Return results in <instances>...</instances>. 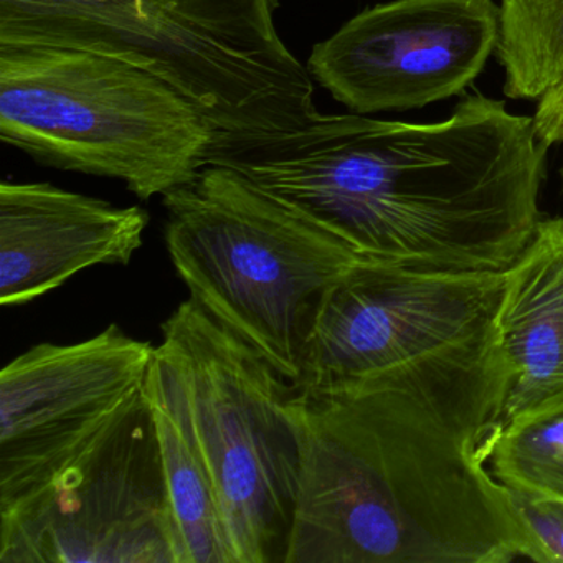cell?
Returning <instances> with one entry per match:
<instances>
[{
  "mask_svg": "<svg viewBox=\"0 0 563 563\" xmlns=\"http://www.w3.org/2000/svg\"><path fill=\"white\" fill-rule=\"evenodd\" d=\"M499 329L510 371L499 423L562 401L563 217H542L504 269Z\"/></svg>",
  "mask_w": 563,
  "mask_h": 563,
  "instance_id": "cell-12",
  "label": "cell"
},
{
  "mask_svg": "<svg viewBox=\"0 0 563 563\" xmlns=\"http://www.w3.org/2000/svg\"><path fill=\"white\" fill-rule=\"evenodd\" d=\"M161 331L186 378L235 563H285L302 464L295 384L194 299Z\"/></svg>",
  "mask_w": 563,
  "mask_h": 563,
  "instance_id": "cell-7",
  "label": "cell"
},
{
  "mask_svg": "<svg viewBox=\"0 0 563 563\" xmlns=\"http://www.w3.org/2000/svg\"><path fill=\"white\" fill-rule=\"evenodd\" d=\"M163 203L166 249L189 298L296 384L325 292L362 262L222 164Z\"/></svg>",
  "mask_w": 563,
  "mask_h": 563,
  "instance_id": "cell-5",
  "label": "cell"
},
{
  "mask_svg": "<svg viewBox=\"0 0 563 563\" xmlns=\"http://www.w3.org/2000/svg\"><path fill=\"white\" fill-rule=\"evenodd\" d=\"M547 151L532 117L477 93L431 123L319 113L209 164L239 170L358 262L496 273L542 219Z\"/></svg>",
  "mask_w": 563,
  "mask_h": 563,
  "instance_id": "cell-1",
  "label": "cell"
},
{
  "mask_svg": "<svg viewBox=\"0 0 563 563\" xmlns=\"http://www.w3.org/2000/svg\"><path fill=\"white\" fill-rule=\"evenodd\" d=\"M0 563H184L144 390L44 486L0 510Z\"/></svg>",
  "mask_w": 563,
  "mask_h": 563,
  "instance_id": "cell-8",
  "label": "cell"
},
{
  "mask_svg": "<svg viewBox=\"0 0 563 563\" xmlns=\"http://www.w3.org/2000/svg\"><path fill=\"white\" fill-rule=\"evenodd\" d=\"M150 213L47 183L0 184V302L22 306L84 269L128 265Z\"/></svg>",
  "mask_w": 563,
  "mask_h": 563,
  "instance_id": "cell-11",
  "label": "cell"
},
{
  "mask_svg": "<svg viewBox=\"0 0 563 563\" xmlns=\"http://www.w3.org/2000/svg\"><path fill=\"white\" fill-rule=\"evenodd\" d=\"M296 405L302 464L285 563H542L484 451L410 401L298 390Z\"/></svg>",
  "mask_w": 563,
  "mask_h": 563,
  "instance_id": "cell-2",
  "label": "cell"
},
{
  "mask_svg": "<svg viewBox=\"0 0 563 563\" xmlns=\"http://www.w3.org/2000/svg\"><path fill=\"white\" fill-rule=\"evenodd\" d=\"M144 394L159 437L184 563H235L216 484L194 421L186 378L163 342L156 347Z\"/></svg>",
  "mask_w": 563,
  "mask_h": 563,
  "instance_id": "cell-13",
  "label": "cell"
},
{
  "mask_svg": "<svg viewBox=\"0 0 563 563\" xmlns=\"http://www.w3.org/2000/svg\"><path fill=\"white\" fill-rule=\"evenodd\" d=\"M0 140L45 166L121 180L151 200L199 176L217 133L166 81L126 62L0 44Z\"/></svg>",
  "mask_w": 563,
  "mask_h": 563,
  "instance_id": "cell-6",
  "label": "cell"
},
{
  "mask_svg": "<svg viewBox=\"0 0 563 563\" xmlns=\"http://www.w3.org/2000/svg\"><path fill=\"white\" fill-rule=\"evenodd\" d=\"M503 286L504 272L361 263L325 292L296 388L390 391L483 450L510 390L499 329Z\"/></svg>",
  "mask_w": 563,
  "mask_h": 563,
  "instance_id": "cell-3",
  "label": "cell"
},
{
  "mask_svg": "<svg viewBox=\"0 0 563 563\" xmlns=\"http://www.w3.org/2000/svg\"><path fill=\"white\" fill-rule=\"evenodd\" d=\"M499 34L496 0H390L316 44L306 67L351 113L420 110L470 88Z\"/></svg>",
  "mask_w": 563,
  "mask_h": 563,
  "instance_id": "cell-9",
  "label": "cell"
},
{
  "mask_svg": "<svg viewBox=\"0 0 563 563\" xmlns=\"http://www.w3.org/2000/svg\"><path fill=\"white\" fill-rule=\"evenodd\" d=\"M510 494L539 545L542 563H563V504Z\"/></svg>",
  "mask_w": 563,
  "mask_h": 563,
  "instance_id": "cell-16",
  "label": "cell"
},
{
  "mask_svg": "<svg viewBox=\"0 0 563 563\" xmlns=\"http://www.w3.org/2000/svg\"><path fill=\"white\" fill-rule=\"evenodd\" d=\"M560 180H562V189H563V166H562V169H560Z\"/></svg>",
  "mask_w": 563,
  "mask_h": 563,
  "instance_id": "cell-18",
  "label": "cell"
},
{
  "mask_svg": "<svg viewBox=\"0 0 563 563\" xmlns=\"http://www.w3.org/2000/svg\"><path fill=\"white\" fill-rule=\"evenodd\" d=\"M156 347L111 324L77 344H38L0 372V510L77 456L140 391Z\"/></svg>",
  "mask_w": 563,
  "mask_h": 563,
  "instance_id": "cell-10",
  "label": "cell"
},
{
  "mask_svg": "<svg viewBox=\"0 0 563 563\" xmlns=\"http://www.w3.org/2000/svg\"><path fill=\"white\" fill-rule=\"evenodd\" d=\"M504 95L537 101L563 77V0H499Z\"/></svg>",
  "mask_w": 563,
  "mask_h": 563,
  "instance_id": "cell-15",
  "label": "cell"
},
{
  "mask_svg": "<svg viewBox=\"0 0 563 563\" xmlns=\"http://www.w3.org/2000/svg\"><path fill=\"white\" fill-rule=\"evenodd\" d=\"M483 451L510 493L563 504V400L497 424Z\"/></svg>",
  "mask_w": 563,
  "mask_h": 563,
  "instance_id": "cell-14",
  "label": "cell"
},
{
  "mask_svg": "<svg viewBox=\"0 0 563 563\" xmlns=\"http://www.w3.org/2000/svg\"><path fill=\"white\" fill-rule=\"evenodd\" d=\"M537 137L545 147L563 144V77L537 100L533 114Z\"/></svg>",
  "mask_w": 563,
  "mask_h": 563,
  "instance_id": "cell-17",
  "label": "cell"
},
{
  "mask_svg": "<svg viewBox=\"0 0 563 563\" xmlns=\"http://www.w3.org/2000/svg\"><path fill=\"white\" fill-rule=\"evenodd\" d=\"M279 0H0V44L75 48L166 81L212 124V156L308 126V67L283 41Z\"/></svg>",
  "mask_w": 563,
  "mask_h": 563,
  "instance_id": "cell-4",
  "label": "cell"
}]
</instances>
